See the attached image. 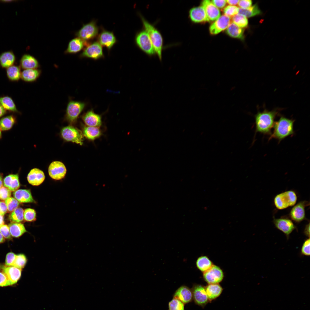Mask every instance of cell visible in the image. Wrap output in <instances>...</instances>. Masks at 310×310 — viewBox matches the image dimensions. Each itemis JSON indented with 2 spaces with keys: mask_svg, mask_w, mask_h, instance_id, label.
<instances>
[{
  "mask_svg": "<svg viewBox=\"0 0 310 310\" xmlns=\"http://www.w3.org/2000/svg\"><path fill=\"white\" fill-rule=\"evenodd\" d=\"M5 240V238L0 232V243L3 242Z\"/></svg>",
  "mask_w": 310,
  "mask_h": 310,
  "instance_id": "cell-56",
  "label": "cell"
},
{
  "mask_svg": "<svg viewBox=\"0 0 310 310\" xmlns=\"http://www.w3.org/2000/svg\"><path fill=\"white\" fill-rule=\"evenodd\" d=\"M27 262V258L24 254L16 255L10 252L6 255L5 265L6 266L13 267L22 269L25 267Z\"/></svg>",
  "mask_w": 310,
  "mask_h": 310,
  "instance_id": "cell-12",
  "label": "cell"
},
{
  "mask_svg": "<svg viewBox=\"0 0 310 310\" xmlns=\"http://www.w3.org/2000/svg\"><path fill=\"white\" fill-rule=\"evenodd\" d=\"M45 178L44 172L36 168L31 169L27 177L28 183L33 186H38L40 185L43 182Z\"/></svg>",
  "mask_w": 310,
  "mask_h": 310,
  "instance_id": "cell-20",
  "label": "cell"
},
{
  "mask_svg": "<svg viewBox=\"0 0 310 310\" xmlns=\"http://www.w3.org/2000/svg\"><path fill=\"white\" fill-rule=\"evenodd\" d=\"M1 129H0V138H1V136H2V135H1Z\"/></svg>",
  "mask_w": 310,
  "mask_h": 310,
  "instance_id": "cell-59",
  "label": "cell"
},
{
  "mask_svg": "<svg viewBox=\"0 0 310 310\" xmlns=\"http://www.w3.org/2000/svg\"><path fill=\"white\" fill-rule=\"evenodd\" d=\"M5 203L7 210L9 212H12L18 208L19 205V202L15 198L11 197L5 200Z\"/></svg>",
  "mask_w": 310,
  "mask_h": 310,
  "instance_id": "cell-42",
  "label": "cell"
},
{
  "mask_svg": "<svg viewBox=\"0 0 310 310\" xmlns=\"http://www.w3.org/2000/svg\"><path fill=\"white\" fill-rule=\"evenodd\" d=\"M309 205V202L305 200L298 203L292 207L290 211L289 215L290 218L297 223L305 220V208Z\"/></svg>",
  "mask_w": 310,
  "mask_h": 310,
  "instance_id": "cell-9",
  "label": "cell"
},
{
  "mask_svg": "<svg viewBox=\"0 0 310 310\" xmlns=\"http://www.w3.org/2000/svg\"><path fill=\"white\" fill-rule=\"evenodd\" d=\"M278 114V111L276 110L271 111L265 110L262 112H258L255 116V134L259 132L270 135L275 119Z\"/></svg>",
  "mask_w": 310,
  "mask_h": 310,
  "instance_id": "cell-1",
  "label": "cell"
},
{
  "mask_svg": "<svg viewBox=\"0 0 310 310\" xmlns=\"http://www.w3.org/2000/svg\"><path fill=\"white\" fill-rule=\"evenodd\" d=\"M169 310H184V305L181 301L174 298L168 304Z\"/></svg>",
  "mask_w": 310,
  "mask_h": 310,
  "instance_id": "cell-43",
  "label": "cell"
},
{
  "mask_svg": "<svg viewBox=\"0 0 310 310\" xmlns=\"http://www.w3.org/2000/svg\"><path fill=\"white\" fill-rule=\"evenodd\" d=\"M310 239H306L303 243L301 250L302 255L309 256L310 255Z\"/></svg>",
  "mask_w": 310,
  "mask_h": 310,
  "instance_id": "cell-45",
  "label": "cell"
},
{
  "mask_svg": "<svg viewBox=\"0 0 310 310\" xmlns=\"http://www.w3.org/2000/svg\"><path fill=\"white\" fill-rule=\"evenodd\" d=\"M239 1V0H226V3H228L229 4L231 5L234 6L238 4Z\"/></svg>",
  "mask_w": 310,
  "mask_h": 310,
  "instance_id": "cell-53",
  "label": "cell"
},
{
  "mask_svg": "<svg viewBox=\"0 0 310 310\" xmlns=\"http://www.w3.org/2000/svg\"><path fill=\"white\" fill-rule=\"evenodd\" d=\"M11 286L10 282L6 275L0 272V286L6 287Z\"/></svg>",
  "mask_w": 310,
  "mask_h": 310,
  "instance_id": "cell-48",
  "label": "cell"
},
{
  "mask_svg": "<svg viewBox=\"0 0 310 310\" xmlns=\"http://www.w3.org/2000/svg\"><path fill=\"white\" fill-rule=\"evenodd\" d=\"M239 8L235 6L229 5L224 9V15L228 16L233 17L238 13Z\"/></svg>",
  "mask_w": 310,
  "mask_h": 310,
  "instance_id": "cell-44",
  "label": "cell"
},
{
  "mask_svg": "<svg viewBox=\"0 0 310 310\" xmlns=\"http://www.w3.org/2000/svg\"><path fill=\"white\" fill-rule=\"evenodd\" d=\"M205 289L209 301L218 297L223 290L222 287L218 283L208 284Z\"/></svg>",
  "mask_w": 310,
  "mask_h": 310,
  "instance_id": "cell-27",
  "label": "cell"
},
{
  "mask_svg": "<svg viewBox=\"0 0 310 310\" xmlns=\"http://www.w3.org/2000/svg\"><path fill=\"white\" fill-rule=\"evenodd\" d=\"M85 41L79 38H76L71 40L69 42L66 53H75L80 51L86 44Z\"/></svg>",
  "mask_w": 310,
  "mask_h": 310,
  "instance_id": "cell-28",
  "label": "cell"
},
{
  "mask_svg": "<svg viewBox=\"0 0 310 310\" xmlns=\"http://www.w3.org/2000/svg\"><path fill=\"white\" fill-rule=\"evenodd\" d=\"M83 133L86 137L91 140L99 137L101 134L98 127L91 126L85 127L84 129Z\"/></svg>",
  "mask_w": 310,
  "mask_h": 310,
  "instance_id": "cell-38",
  "label": "cell"
},
{
  "mask_svg": "<svg viewBox=\"0 0 310 310\" xmlns=\"http://www.w3.org/2000/svg\"><path fill=\"white\" fill-rule=\"evenodd\" d=\"M223 277V273L221 269L213 265L203 274L204 280L208 284L218 283L222 280Z\"/></svg>",
  "mask_w": 310,
  "mask_h": 310,
  "instance_id": "cell-13",
  "label": "cell"
},
{
  "mask_svg": "<svg viewBox=\"0 0 310 310\" xmlns=\"http://www.w3.org/2000/svg\"><path fill=\"white\" fill-rule=\"evenodd\" d=\"M61 134L63 138L67 141L80 145L83 144V137L81 131L72 126H68L63 128Z\"/></svg>",
  "mask_w": 310,
  "mask_h": 310,
  "instance_id": "cell-8",
  "label": "cell"
},
{
  "mask_svg": "<svg viewBox=\"0 0 310 310\" xmlns=\"http://www.w3.org/2000/svg\"><path fill=\"white\" fill-rule=\"evenodd\" d=\"M40 74V71L37 69H24L21 72V78L26 82H34L38 78Z\"/></svg>",
  "mask_w": 310,
  "mask_h": 310,
  "instance_id": "cell-30",
  "label": "cell"
},
{
  "mask_svg": "<svg viewBox=\"0 0 310 310\" xmlns=\"http://www.w3.org/2000/svg\"><path fill=\"white\" fill-rule=\"evenodd\" d=\"M304 233L305 235L307 237H308L309 238L310 237V223L309 222V223L307 224L305 226V228L304 229Z\"/></svg>",
  "mask_w": 310,
  "mask_h": 310,
  "instance_id": "cell-52",
  "label": "cell"
},
{
  "mask_svg": "<svg viewBox=\"0 0 310 310\" xmlns=\"http://www.w3.org/2000/svg\"><path fill=\"white\" fill-rule=\"evenodd\" d=\"M212 3L218 8H222L224 7L226 4V1L224 0H213L211 1Z\"/></svg>",
  "mask_w": 310,
  "mask_h": 310,
  "instance_id": "cell-50",
  "label": "cell"
},
{
  "mask_svg": "<svg viewBox=\"0 0 310 310\" xmlns=\"http://www.w3.org/2000/svg\"><path fill=\"white\" fill-rule=\"evenodd\" d=\"M230 17L224 15L220 16L210 26V33L212 34H217L226 29L230 23Z\"/></svg>",
  "mask_w": 310,
  "mask_h": 310,
  "instance_id": "cell-16",
  "label": "cell"
},
{
  "mask_svg": "<svg viewBox=\"0 0 310 310\" xmlns=\"http://www.w3.org/2000/svg\"><path fill=\"white\" fill-rule=\"evenodd\" d=\"M81 56L94 59L103 57L104 55L102 46L97 42L90 44L85 49Z\"/></svg>",
  "mask_w": 310,
  "mask_h": 310,
  "instance_id": "cell-14",
  "label": "cell"
},
{
  "mask_svg": "<svg viewBox=\"0 0 310 310\" xmlns=\"http://www.w3.org/2000/svg\"><path fill=\"white\" fill-rule=\"evenodd\" d=\"M144 30L149 37L156 54L160 61L162 59V52L163 41L160 32L154 26L149 22L140 14H139Z\"/></svg>",
  "mask_w": 310,
  "mask_h": 310,
  "instance_id": "cell-3",
  "label": "cell"
},
{
  "mask_svg": "<svg viewBox=\"0 0 310 310\" xmlns=\"http://www.w3.org/2000/svg\"><path fill=\"white\" fill-rule=\"evenodd\" d=\"M226 33L230 36L242 39L243 37V30L233 22L230 23L226 30Z\"/></svg>",
  "mask_w": 310,
  "mask_h": 310,
  "instance_id": "cell-33",
  "label": "cell"
},
{
  "mask_svg": "<svg viewBox=\"0 0 310 310\" xmlns=\"http://www.w3.org/2000/svg\"><path fill=\"white\" fill-rule=\"evenodd\" d=\"M20 66L12 65L6 69L7 76L11 81H18L21 78V72Z\"/></svg>",
  "mask_w": 310,
  "mask_h": 310,
  "instance_id": "cell-32",
  "label": "cell"
},
{
  "mask_svg": "<svg viewBox=\"0 0 310 310\" xmlns=\"http://www.w3.org/2000/svg\"><path fill=\"white\" fill-rule=\"evenodd\" d=\"M13 195L15 198L21 203H36L32 196L30 189L17 190L14 191Z\"/></svg>",
  "mask_w": 310,
  "mask_h": 310,
  "instance_id": "cell-22",
  "label": "cell"
},
{
  "mask_svg": "<svg viewBox=\"0 0 310 310\" xmlns=\"http://www.w3.org/2000/svg\"><path fill=\"white\" fill-rule=\"evenodd\" d=\"M8 226L11 236L14 237H19L27 231L24 224L21 223L11 222Z\"/></svg>",
  "mask_w": 310,
  "mask_h": 310,
  "instance_id": "cell-31",
  "label": "cell"
},
{
  "mask_svg": "<svg viewBox=\"0 0 310 310\" xmlns=\"http://www.w3.org/2000/svg\"><path fill=\"white\" fill-rule=\"evenodd\" d=\"M13 1V0H3V1L2 0V1H2V2H12V1Z\"/></svg>",
  "mask_w": 310,
  "mask_h": 310,
  "instance_id": "cell-58",
  "label": "cell"
},
{
  "mask_svg": "<svg viewBox=\"0 0 310 310\" xmlns=\"http://www.w3.org/2000/svg\"><path fill=\"white\" fill-rule=\"evenodd\" d=\"M202 6L204 8L207 18L209 21H215L220 16L219 9L209 0H204Z\"/></svg>",
  "mask_w": 310,
  "mask_h": 310,
  "instance_id": "cell-18",
  "label": "cell"
},
{
  "mask_svg": "<svg viewBox=\"0 0 310 310\" xmlns=\"http://www.w3.org/2000/svg\"><path fill=\"white\" fill-rule=\"evenodd\" d=\"M67 172V169L64 164L59 161H54L51 162L48 168V173L50 177L53 179L59 180L64 178Z\"/></svg>",
  "mask_w": 310,
  "mask_h": 310,
  "instance_id": "cell-10",
  "label": "cell"
},
{
  "mask_svg": "<svg viewBox=\"0 0 310 310\" xmlns=\"http://www.w3.org/2000/svg\"><path fill=\"white\" fill-rule=\"evenodd\" d=\"M261 11L257 4H255L246 9L239 8L238 13L247 18H250L259 15Z\"/></svg>",
  "mask_w": 310,
  "mask_h": 310,
  "instance_id": "cell-36",
  "label": "cell"
},
{
  "mask_svg": "<svg viewBox=\"0 0 310 310\" xmlns=\"http://www.w3.org/2000/svg\"><path fill=\"white\" fill-rule=\"evenodd\" d=\"M252 3V1L251 0H241L239 1L238 4L240 8L246 9L251 6Z\"/></svg>",
  "mask_w": 310,
  "mask_h": 310,
  "instance_id": "cell-49",
  "label": "cell"
},
{
  "mask_svg": "<svg viewBox=\"0 0 310 310\" xmlns=\"http://www.w3.org/2000/svg\"><path fill=\"white\" fill-rule=\"evenodd\" d=\"M294 120L281 116L279 120L275 122L274 130L269 140L275 139L278 142L286 137L293 135L294 133Z\"/></svg>",
  "mask_w": 310,
  "mask_h": 310,
  "instance_id": "cell-2",
  "label": "cell"
},
{
  "mask_svg": "<svg viewBox=\"0 0 310 310\" xmlns=\"http://www.w3.org/2000/svg\"><path fill=\"white\" fill-rule=\"evenodd\" d=\"M85 106V104L82 102L74 100L69 101L66 110L67 120L71 123L75 121Z\"/></svg>",
  "mask_w": 310,
  "mask_h": 310,
  "instance_id": "cell-7",
  "label": "cell"
},
{
  "mask_svg": "<svg viewBox=\"0 0 310 310\" xmlns=\"http://www.w3.org/2000/svg\"><path fill=\"white\" fill-rule=\"evenodd\" d=\"M4 224L3 216L0 214V226Z\"/></svg>",
  "mask_w": 310,
  "mask_h": 310,
  "instance_id": "cell-55",
  "label": "cell"
},
{
  "mask_svg": "<svg viewBox=\"0 0 310 310\" xmlns=\"http://www.w3.org/2000/svg\"><path fill=\"white\" fill-rule=\"evenodd\" d=\"M0 232L5 239H10L11 238V236L7 225L3 224L0 226Z\"/></svg>",
  "mask_w": 310,
  "mask_h": 310,
  "instance_id": "cell-47",
  "label": "cell"
},
{
  "mask_svg": "<svg viewBox=\"0 0 310 310\" xmlns=\"http://www.w3.org/2000/svg\"><path fill=\"white\" fill-rule=\"evenodd\" d=\"M24 210L23 208L18 207L9 214V220L12 222L20 223L24 220Z\"/></svg>",
  "mask_w": 310,
  "mask_h": 310,
  "instance_id": "cell-39",
  "label": "cell"
},
{
  "mask_svg": "<svg viewBox=\"0 0 310 310\" xmlns=\"http://www.w3.org/2000/svg\"><path fill=\"white\" fill-rule=\"evenodd\" d=\"M193 298L195 303L202 307L209 301L205 287L199 284L194 285L192 289Z\"/></svg>",
  "mask_w": 310,
  "mask_h": 310,
  "instance_id": "cell-15",
  "label": "cell"
},
{
  "mask_svg": "<svg viewBox=\"0 0 310 310\" xmlns=\"http://www.w3.org/2000/svg\"><path fill=\"white\" fill-rule=\"evenodd\" d=\"M1 269L2 272L4 273L8 278L11 286L16 284L21 277L22 269L6 266H2Z\"/></svg>",
  "mask_w": 310,
  "mask_h": 310,
  "instance_id": "cell-19",
  "label": "cell"
},
{
  "mask_svg": "<svg viewBox=\"0 0 310 310\" xmlns=\"http://www.w3.org/2000/svg\"><path fill=\"white\" fill-rule=\"evenodd\" d=\"M2 185V177L1 175H0V188L1 187Z\"/></svg>",
  "mask_w": 310,
  "mask_h": 310,
  "instance_id": "cell-57",
  "label": "cell"
},
{
  "mask_svg": "<svg viewBox=\"0 0 310 310\" xmlns=\"http://www.w3.org/2000/svg\"><path fill=\"white\" fill-rule=\"evenodd\" d=\"M24 219L27 222L34 221L36 220V213L35 210L33 209L28 208L24 210Z\"/></svg>",
  "mask_w": 310,
  "mask_h": 310,
  "instance_id": "cell-41",
  "label": "cell"
},
{
  "mask_svg": "<svg viewBox=\"0 0 310 310\" xmlns=\"http://www.w3.org/2000/svg\"><path fill=\"white\" fill-rule=\"evenodd\" d=\"M6 113V111L0 104V117L5 114Z\"/></svg>",
  "mask_w": 310,
  "mask_h": 310,
  "instance_id": "cell-54",
  "label": "cell"
},
{
  "mask_svg": "<svg viewBox=\"0 0 310 310\" xmlns=\"http://www.w3.org/2000/svg\"><path fill=\"white\" fill-rule=\"evenodd\" d=\"M16 122L14 116L11 115L2 118L0 120V129L5 131L10 129Z\"/></svg>",
  "mask_w": 310,
  "mask_h": 310,
  "instance_id": "cell-35",
  "label": "cell"
},
{
  "mask_svg": "<svg viewBox=\"0 0 310 310\" xmlns=\"http://www.w3.org/2000/svg\"><path fill=\"white\" fill-rule=\"evenodd\" d=\"M20 67L24 69H36L39 66L37 60L33 56L28 54L24 55L20 61Z\"/></svg>",
  "mask_w": 310,
  "mask_h": 310,
  "instance_id": "cell-25",
  "label": "cell"
},
{
  "mask_svg": "<svg viewBox=\"0 0 310 310\" xmlns=\"http://www.w3.org/2000/svg\"><path fill=\"white\" fill-rule=\"evenodd\" d=\"M98 28L95 21H93L84 25L76 34L78 38L85 41L93 39L98 35Z\"/></svg>",
  "mask_w": 310,
  "mask_h": 310,
  "instance_id": "cell-6",
  "label": "cell"
},
{
  "mask_svg": "<svg viewBox=\"0 0 310 310\" xmlns=\"http://www.w3.org/2000/svg\"><path fill=\"white\" fill-rule=\"evenodd\" d=\"M0 104L6 110L18 112L16 105L11 97L7 96L0 97Z\"/></svg>",
  "mask_w": 310,
  "mask_h": 310,
  "instance_id": "cell-34",
  "label": "cell"
},
{
  "mask_svg": "<svg viewBox=\"0 0 310 310\" xmlns=\"http://www.w3.org/2000/svg\"><path fill=\"white\" fill-rule=\"evenodd\" d=\"M135 42L139 48L147 55L151 56L156 54L148 35L144 30L137 34Z\"/></svg>",
  "mask_w": 310,
  "mask_h": 310,
  "instance_id": "cell-5",
  "label": "cell"
},
{
  "mask_svg": "<svg viewBox=\"0 0 310 310\" xmlns=\"http://www.w3.org/2000/svg\"><path fill=\"white\" fill-rule=\"evenodd\" d=\"M98 40L101 45L106 47L110 50L116 42V38L113 33L104 30L99 34Z\"/></svg>",
  "mask_w": 310,
  "mask_h": 310,
  "instance_id": "cell-21",
  "label": "cell"
},
{
  "mask_svg": "<svg viewBox=\"0 0 310 310\" xmlns=\"http://www.w3.org/2000/svg\"><path fill=\"white\" fill-rule=\"evenodd\" d=\"M11 195V191L7 188L3 186L0 188V199L5 200L10 197Z\"/></svg>",
  "mask_w": 310,
  "mask_h": 310,
  "instance_id": "cell-46",
  "label": "cell"
},
{
  "mask_svg": "<svg viewBox=\"0 0 310 310\" xmlns=\"http://www.w3.org/2000/svg\"><path fill=\"white\" fill-rule=\"evenodd\" d=\"M174 297L181 301L183 303H187L191 302L193 299L192 290L185 286H182L176 291Z\"/></svg>",
  "mask_w": 310,
  "mask_h": 310,
  "instance_id": "cell-23",
  "label": "cell"
},
{
  "mask_svg": "<svg viewBox=\"0 0 310 310\" xmlns=\"http://www.w3.org/2000/svg\"><path fill=\"white\" fill-rule=\"evenodd\" d=\"M189 16L191 21L194 23L209 21L204 9L202 5L191 8L189 11Z\"/></svg>",
  "mask_w": 310,
  "mask_h": 310,
  "instance_id": "cell-17",
  "label": "cell"
},
{
  "mask_svg": "<svg viewBox=\"0 0 310 310\" xmlns=\"http://www.w3.org/2000/svg\"><path fill=\"white\" fill-rule=\"evenodd\" d=\"M233 23L241 28L247 27L248 24L247 18L244 16L238 14L232 18Z\"/></svg>",
  "mask_w": 310,
  "mask_h": 310,
  "instance_id": "cell-40",
  "label": "cell"
},
{
  "mask_svg": "<svg viewBox=\"0 0 310 310\" xmlns=\"http://www.w3.org/2000/svg\"><path fill=\"white\" fill-rule=\"evenodd\" d=\"M3 184L5 187L11 191L17 190L20 186L18 175L10 174L7 176L4 179Z\"/></svg>",
  "mask_w": 310,
  "mask_h": 310,
  "instance_id": "cell-26",
  "label": "cell"
},
{
  "mask_svg": "<svg viewBox=\"0 0 310 310\" xmlns=\"http://www.w3.org/2000/svg\"><path fill=\"white\" fill-rule=\"evenodd\" d=\"M273 222L276 227L283 232L287 239H288L290 234L296 228V226L292 221L288 218L282 217L278 218H274Z\"/></svg>",
  "mask_w": 310,
  "mask_h": 310,
  "instance_id": "cell-11",
  "label": "cell"
},
{
  "mask_svg": "<svg viewBox=\"0 0 310 310\" xmlns=\"http://www.w3.org/2000/svg\"><path fill=\"white\" fill-rule=\"evenodd\" d=\"M7 211V207L5 202L0 201V214L4 216Z\"/></svg>",
  "mask_w": 310,
  "mask_h": 310,
  "instance_id": "cell-51",
  "label": "cell"
},
{
  "mask_svg": "<svg viewBox=\"0 0 310 310\" xmlns=\"http://www.w3.org/2000/svg\"><path fill=\"white\" fill-rule=\"evenodd\" d=\"M15 60V56L12 51L4 52L0 55V66L3 68H7L13 65Z\"/></svg>",
  "mask_w": 310,
  "mask_h": 310,
  "instance_id": "cell-29",
  "label": "cell"
},
{
  "mask_svg": "<svg viewBox=\"0 0 310 310\" xmlns=\"http://www.w3.org/2000/svg\"><path fill=\"white\" fill-rule=\"evenodd\" d=\"M297 200L296 193L293 191L289 190L276 195L274 199V203L277 209L283 210L294 205Z\"/></svg>",
  "mask_w": 310,
  "mask_h": 310,
  "instance_id": "cell-4",
  "label": "cell"
},
{
  "mask_svg": "<svg viewBox=\"0 0 310 310\" xmlns=\"http://www.w3.org/2000/svg\"><path fill=\"white\" fill-rule=\"evenodd\" d=\"M85 123L88 126L98 127L101 124V116L91 110L87 111L82 117Z\"/></svg>",
  "mask_w": 310,
  "mask_h": 310,
  "instance_id": "cell-24",
  "label": "cell"
},
{
  "mask_svg": "<svg viewBox=\"0 0 310 310\" xmlns=\"http://www.w3.org/2000/svg\"><path fill=\"white\" fill-rule=\"evenodd\" d=\"M196 265L197 268L204 273L210 269L213 265L211 261L206 256L199 257L196 261Z\"/></svg>",
  "mask_w": 310,
  "mask_h": 310,
  "instance_id": "cell-37",
  "label": "cell"
}]
</instances>
